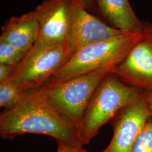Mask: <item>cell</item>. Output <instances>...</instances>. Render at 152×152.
<instances>
[{"mask_svg":"<svg viewBox=\"0 0 152 152\" xmlns=\"http://www.w3.org/2000/svg\"><path fill=\"white\" fill-rule=\"evenodd\" d=\"M26 134L52 137L71 149L83 145L80 127L51 103L39 88L29 90L22 99L0 115V135L12 140Z\"/></svg>","mask_w":152,"mask_h":152,"instance_id":"obj_1","label":"cell"},{"mask_svg":"<svg viewBox=\"0 0 152 152\" xmlns=\"http://www.w3.org/2000/svg\"><path fill=\"white\" fill-rule=\"evenodd\" d=\"M143 37V32H124L82 48L47 82L64 81L95 71L115 69Z\"/></svg>","mask_w":152,"mask_h":152,"instance_id":"obj_2","label":"cell"},{"mask_svg":"<svg viewBox=\"0 0 152 152\" xmlns=\"http://www.w3.org/2000/svg\"><path fill=\"white\" fill-rule=\"evenodd\" d=\"M140 94L113 72L106 76L94 92L82 117L81 133L83 145L88 144L103 126L112 121Z\"/></svg>","mask_w":152,"mask_h":152,"instance_id":"obj_3","label":"cell"},{"mask_svg":"<svg viewBox=\"0 0 152 152\" xmlns=\"http://www.w3.org/2000/svg\"><path fill=\"white\" fill-rule=\"evenodd\" d=\"M68 43L49 45L36 42L9 78L24 92L42 86L74 54Z\"/></svg>","mask_w":152,"mask_h":152,"instance_id":"obj_4","label":"cell"},{"mask_svg":"<svg viewBox=\"0 0 152 152\" xmlns=\"http://www.w3.org/2000/svg\"><path fill=\"white\" fill-rule=\"evenodd\" d=\"M114 69L95 71L61 82H47L39 89L49 101L77 125L101 82Z\"/></svg>","mask_w":152,"mask_h":152,"instance_id":"obj_5","label":"cell"},{"mask_svg":"<svg viewBox=\"0 0 152 152\" xmlns=\"http://www.w3.org/2000/svg\"><path fill=\"white\" fill-rule=\"evenodd\" d=\"M74 0H45L33 10L38 20L37 42L49 45L68 43Z\"/></svg>","mask_w":152,"mask_h":152,"instance_id":"obj_6","label":"cell"},{"mask_svg":"<svg viewBox=\"0 0 152 152\" xmlns=\"http://www.w3.org/2000/svg\"><path fill=\"white\" fill-rule=\"evenodd\" d=\"M151 118L144 99L140 95L122 109L111 121L113 135L103 152H131L137 138Z\"/></svg>","mask_w":152,"mask_h":152,"instance_id":"obj_7","label":"cell"},{"mask_svg":"<svg viewBox=\"0 0 152 152\" xmlns=\"http://www.w3.org/2000/svg\"><path fill=\"white\" fill-rule=\"evenodd\" d=\"M123 32L91 14L81 0H74L72 23L68 44L75 53L90 44L114 38Z\"/></svg>","mask_w":152,"mask_h":152,"instance_id":"obj_8","label":"cell"},{"mask_svg":"<svg viewBox=\"0 0 152 152\" xmlns=\"http://www.w3.org/2000/svg\"><path fill=\"white\" fill-rule=\"evenodd\" d=\"M113 73L140 91L152 92V40L144 37L132 48Z\"/></svg>","mask_w":152,"mask_h":152,"instance_id":"obj_9","label":"cell"},{"mask_svg":"<svg viewBox=\"0 0 152 152\" xmlns=\"http://www.w3.org/2000/svg\"><path fill=\"white\" fill-rule=\"evenodd\" d=\"M39 26L33 11L12 16L1 28L0 42L29 51L38 39Z\"/></svg>","mask_w":152,"mask_h":152,"instance_id":"obj_10","label":"cell"},{"mask_svg":"<svg viewBox=\"0 0 152 152\" xmlns=\"http://www.w3.org/2000/svg\"><path fill=\"white\" fill-rule=\"evenodd\" d=\"M98 11L109 25L126 32H142L144 23L136 16L129 0H95Z\"/></svg>","mask_w":152,"mask_h":152,"instance_id":"obj_11","label":"cell"},{"mask_svg":"<svg viewBox=\"0 0 152 152\" xmlns=\"http://www.w3.org/2000/svg\"><path fill=\"white\" fill-rule=\"evenodd\" d=\"M25 93L9 78L0 82L1 108L7 109L12 107L22 99Z\"/></svg>","mask_w":152,"mask_h":152,"instance_id":"obj_12","label":"cell"},{"mask_svg":"<svg viewBox=\"0 0 152 152\" xmlns=\"http://www.w3.org/2000/svg\"><path fill=\"white\" fill-rule=\"evenodd\" d=\"M29 51L24 50L6 43L0 42V63L17 65L26 57Z\"/></svg>","mask_w":152,"mask_h":152,"instance_id":"obj_13","label":"cell"},{"mask_svg":"<svg viewBox=\"0 0 152 152\" xmlns=\"http://www.w3.org/2000/svg\"><path fill=\"white\" fill-rule=\"evenodd\" d=\"M131 152H152V118L148 121Z\"/></svg>","mask_w":152,"mask_h":152,"instance_id":"obj_14","label":"cell"},{"mask_svg":"<svg viewBox=\"0 0 152 152\" xmlns=\"http://www.w3.org/2000/svg\"><path fill=\"white\" fill-rule=\"evenodd\" d=\"M16 66L0 63V82L8 79Z\"/></svg>","mask_w":152,"mask_h":152,"instance_id":"obj_15","label":"cell"},{"mask_svg":"<svg viewBox=\"0 0 152 152\" xmlns=\"http://www.w3.org/2000/svg\"><path fill=\"white\" fill-rule=\"evenodd\" d=\"M141 95L144 99L147 107L149 110L152 118V91H141Z\"/></svg>","mask_w":152,"mask_h":152,"instance_id":"obj_16","label":"cell"},{"mask_svg":"<svg viewBox=\"0 0 152 152\" xmlns=\"http://www.w3.org/2000/svg\"><path fill=\"white\" fill-rule=\"evenodd\" d=\"M144 26L143 29L144 36L152 40V24L149 23H144Z\"/></svg>","mask_w":152,"mask_h":152,"instance_id":"obj_17","label":"cell"},{"mask_svg":"<svg viewBox=\"0 0 152 152\" xmlns=\"http://www.w3.org/2000/svg\"><path fill=\"white\" fill-rule=\"evenodd\" d=\"M83 5L89 11H94L95 10V7L96 4L95 0H81Z\"/></svg>","mask_w":152,"mask_h":152,"instance_id":"obj_18","label":"cell"},{"mask_svg":"<svg viewBox=\"0 0 152 152\" xmlns=\"http://www.w3.org/2000/svg\"><path fill=\"white\" fill-rule=\"evenodd\" d=\"M57 152H70V149L63 145L58 144Z\"/></svg>","mask_w":152,"mask_h":152,"instance_id":"obj_19","label":"cell"},{"mask_svg":"<svg viewBox=\"0 0 152 152\" xmlns=\"http://www.w3.org/2000/svg\"><path fill=\"white\" fill-rule=\"evenodd\" d=\"M70 149V152H89L86 151L85 149H84L82 147L80 148H77V149Z\"/></svg>","mask_w":152,"mask_h":152,"instance_id":"obj_20","label":"cell"}]
</instances>
